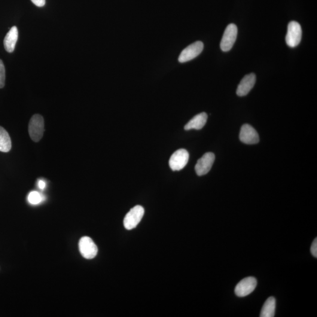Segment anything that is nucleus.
<instances>
[{
    "label": "nucleus",
    "instance_id": "5",
    "mask_svg": "<svg viewBox=\"0 0 317 317\" xmlns=\"http://www.w3.org/2000/svg\"><path fill=\"white\" fill-rule=\"evenodd\" d=\"M190 154L184 149H179L173 153L169 160V166L173 171L181 170L187 166Z\"/></svg>",
    "mask_w": 317,
    "mask_h": 317
},
{
    "label": "nucleus",
    "instance_id": "7",
    "mask_svg": "<svg viewBox=\"0 0 317 317\" xmlns=\"http://www.w3.org/2000/svg\"><path fill=\"white\" fill-rule=\"evenodd\" d=\"M79 249L81 255L87 259L95 258L98 251L95 243L87 236L82 237L79 240Z\"/></svg>",
    "mask_w": 317,
    "mask_h": 317
},
{
    "label": "nucleus",
    "instance_id": "4",
    "mask_svg": "<svg viewBox=\"0 0 317 317\" xmlns=\"http://www.w3.org/2000/svg\"><path fill=\"white\" fill-rule=\"evenodd\" d=\"M238 29L235 24H230L225 29L221 42V48L223 52L229 51L235 43Z\"/></svg>",
    "mask_w": 317,
    "mask_h": 317
},
{
    "label": "nucleus",
    "instance_id": "19",
    "mask_svg": "<svg viewBox=\"0 0 317 317\" xmlns=\"http://www.w3.org/2000/svg\"><path fill=\"white\" fill-rule=\"evenodd\" d=\"M31 1L39 7H44L45 5V0H31Z\"/></svg>",
    "mask_w": 317,
    "mask_h": 317
},
{
    "label": "nucleus",
    "instance_id": "6",
    "mask_svg": "<svg viewBox=\"0 0 317 317\" xmlns=\"http://www.w3.org/2000/svg\"><path fill=\"white\" fill-rule=\"evenodd\" d=\"M204 48L202 42L196 41L189 45L182 51L179 57V62L184 63L195 59L202 53Z\"/></svg>",
    "mask_w": 317,
    "mask_h": 317
},
{
    "label": "nucleus",
    "instance_id": "1",
    "mask_svg": "<svg viewBox=\"0 0 317 317\" xmlns=\"http://www.w3.org/2000/svg\"><path fill=\"white\" fill-rule=\"evenodd\" d=\"M29 132L33 141L38 142L40 141L44 132V121L41 115L35 114L32 116L29 123Z\"/></svg>",
    "mask_w": 317,
    "mask_h": 317
},
{
    "label": "nucleus",
    "instance_id": "13",
    "mask_svg": "<svg viewBox=\"0 0 317 317\" xmlns=\"http://www.w3.org/2000/svg\"><path fill=\"white\" fill-rule=\"evenodd\" d=\"M207 120V115L205 112L200 113V114H198L191 120L189 122V123L186 125L185 127V129L187 130L190 129H196L200 130L202 129L204 126H205Z\"/></svg>",
    "mask_w": 317,
    "mask_h": 317
},
{
    "label": "nucleus",
    "instance_id": "3",
    "mask_svg": "<svg viewBox=\"0 0 317 317\" xmlns=\"http://www.w3.org/2000/svg\"><path fill=\"white\" fill-rule=\"evenodd\" d=\"M302 37V29L300 24L292 21L288 24L285 41L288 46L294 48L300 43Z\"/></svg>",
    "mask_w": 317,
    "mask_h": 317
},
{
    "label": "nucleus",
    "instance_id": "16",
    "mask_svg": "<svg viewBox=\"0 0 317 317\" xmlns=\"http://www.w3.org/2000/svg\"><path fill=\"white\" fill-rule=\"evenodd\" d=\"M28 200L32 205H37L42 200V197L37 191H32L29 195Z\"/></svg>",
    "mask_w": 317,
    "mask_h": 317
},
{
    "label": "nucleus",
    "instance_id": "20",
    "mask_svg": "<svg viewBox=\"0 0 317 317\" xmlns=\"http://www.w3.org/2000/svg\"><path fill=\"white\" fill-rule=\"evenodd\" d=\"M45 183L42 181H39L38 182V187L41 189V190H44L45 188Z\"/></svg>",
    "mask_w": 317,
    "mask_h": 317
},
{
    "label": "nucleus",
    "instance_id": "11",
    "mask_svg": "<svg viewBox=\"0 0 317 317\" xmlns=\"http://www.w3.org/2000/svg\"><path fill=\"white\" fill-rule=\"evenodd\" d=\"M256 81V76L254 73L245 76L238 85L236 93L239 96L248 95L254 86Z\"/></svg>",
    "mask_w": 317,
    "mask_h": 317
},
{
    "label": "nucleus",
    "instance_id": "9",
    "mask_svg": "<svg viewBox=\"0 0 317 317\" xmlns=\"http://www.w3.org/2000/svg\"><path fill=\"white\" fill-rule=\"evenodd\" d=\"M215 160V154L208 152L198 160L195 166V170L198 176L207 174L211 169Z\"/></svg>",
    "mask_w": 317,
    "mask_h": 317
},
{
    "label": "nucleus",
    "instance_id": "18",
    "mask_svg": "<svg viewBox=\"0 0 317 317\" xmlns=\"http://www.w3.org/2000/svg\"><path fill=\"white\" fill-rule=\"evenodd\" d=\"M311 252L315 258L317 257V239L316 238L313 241L312 247H311Z\"/></svg>",
    "mask_w": 317,
    "mask_h": 317
},
{
    "label": "nucleus",
    "instance_id": "14",
    "mask_svg": "<svg viewBox=\"0 0 317 317\" xmlns=\"http://www.w3.org/2000/svg\"><path fill=\"white\" fill-rule=\"evenodd\" d=\"M276 300L273 297H270L265 302L262 308L260 317H273L275 315Z\"/></svg>",
    "mask_w": 317,
    "mask_h": 317
},
{
    "label": "nucleus",
    "instance_id": "2",
    "mask_svg": "<svg viewBox=\"0 0 317 317\" xmlns=\"http://www.w3.org/2000/svg\"><path fill=\"white\" fill-rule=\"evenodd\" d=\"M145 210L141 206H136L130 210L124 218V224L125 228L128 230L133 229L141 222Z\"/></svg>",
    "mask_w": 317,
    "mask_h": 317
},
{
    "label": "nucleus",
    "instance_id": "12",
    "mask_svg": "<svg viewBox=\"0 0 317 317\" xmlns=\"http://www.w3.org/2000/svg\"><path fill=\"white\" fill-rule=\"evenodd\" d=\"M18 32L17 27H12L10 31L6 34L4 40L5 50L9 53H13L16 47L18 40Z\"/></svg>",
    "mask_w": 317,
    "mask_h": 317
},
{
    "label": "nucleus",
    "instance_id": "17",
    "mask_svg": "<svg viewBox=\"0 0 317 317\" xmlns=\"http://www.w3.org/2000/svg\"><path fill=\"white\" fill-rule=\"evenodd\" d=\"M5 81V69L4 63L0 60V88L4 87Z\"/></svg>",
    "mask_w": 317,
    "mask_h": 317
},
{
    "label": "nucleus",
    "instance_id": "15",
    "mask_svg": "<svg viewBox=\"0 0 317 317\" xmlns=\"http://www.w3.org/2000/svg\"><path fill=\"white\" fill-rule=\"evenodd\" d=\"M11 146L10 135L4 127H0V151L8 152L11 150Z\"/></svg>",
    "mask_w": 317,
    "mask_h": 317
},
{
    "label": "nucleus",
    "instance_id": "8",
    "mask_svg": "<svg viewBox=\"0 0 317 317\" xmlns=\"http://www.w3.org/2000/svg\"><path fill=\"white\" fill-rule=\"evenodd\" d=\"M257 285V281L254 277H246L238 283L234 289V292L238 297L248 296L254 291Z\"/></svg>",
    "mask_w": 317,
    "mask_h": 317
},
{
    "label": "nucleus",
    "instance_id": "10",
    "mask_svg": "<svg viewBox=\"0 0 317 317\" xmlns=\"http://www.w3.org/2000/svg\"><path fill=\"white\" fill-rule=\"evenodd\" d=\"M239 138L243 143L248 145L256 144L260 141L257 131L248 124L244 125L241 128Z\"/></svg>",
    "mask_w": 317,
    "mask_h": 317
}]
</instances>
